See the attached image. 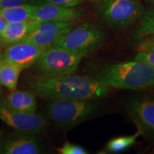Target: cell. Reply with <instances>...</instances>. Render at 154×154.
<instances>
[{
  "label": "cell",
  "mask_w": 154,
  "mask_h": 154,
  "mask_svg": "<svg viewBox=\"0 0 154 154\" xmlns=\"http://www.w3.org/2000/svg\"><path fill=\"white\" fill-rule=\"evenodd\" d=\"M34 95L44 99H76L94 101L106 96L109 87L104 83L89 76L67 75L47 77L37 76L28 83Z\"/></svg>",
  "instance_id": "1"
},
{
  "label": "cell",
  "mask_w": 154,
  "mask_h": 154,
  "mask_svg": "<svg viewBox=\"0 0 154 154\" xmlns=\"http://www.w3.org/2000/svg\"><path fill=\"white\" fill-rule=\"evenodd\" d=\"M96 78L109 88L139 90L154 86V67L146 61L135 59L108 65Z\"/></svg>",
  "instance_id": "2"
},
{
  "label": "cell",
  "mask_w": 154,
  "mask_h": 154,
  "mask_svg": "<svg viewBox=\"0 0 154 154\" xmlns=\"http://www.w3.org/2000/svg\"><path fill=\"white\" fill-rule=\"evenodd\" d=\"M106 32L99 24L86 22L73 27L66 34L59 36L52 47L66 49L85 56L93 53L103 45Z\"/></svg>",
  "instance_id": "3"
},
{
  "label": "cell",
  "mask_w": 154,
  "mask_h": 154,
  "mask_svg": "<svg viewBox=\"0 0 154 154\" xmlns=\"http://www.w3.org/2000/svg\"><path fill=\"white\" fill-rule=\"evenodd\" d=\"M100 19L109 26L121 30L138 22L145 8L141 0H94Z\"/></svg>",
  "instance_id": "4"
},
{
  "label": "cell",
  "mask_w": 154,
  "mask_h": 154,
  "mask_svg": "<svg viewBox=\"0 0 154 154\" xmlns=\"http://www.w3.org/2000/svg\"><path fill=\"white\" fill-rule=\"evenodd\" d=\"M96 110L97 104L90 101L52 99L47 104V114L57 127L69 128L86 120Z\"/></svg>",
  "instance_id": "5"
},
{
  "label": "cell",
  "mask_w": 154,
  "mask_h": 154,
  "mask_svg": "<svg viewBox=\"0 0 154 154\" xmlns=\"http://www.w3.org/2000/svg\"><path fill=\"white\" fill-rule=\"evenodd\" d=\"M84 57L68 50L51 47L46 49L34 63L38 76H63L73 74Z\"/></svg>",
  "instance_id": "6"
},
{
  "label": "cell",
  "mask_w": 154,
  "mask_h": 154,
  "mask_svg": "<svg viewBox=\"0 0 154 154\" xmlns=\"http://www.w3.org/2000/svg\"><path fill=\"white\" fill-rule=\"evenodd\" d=\"M0 119L15 131L37 136L47 130V119L35 113H24L13 111L3 105L0 99Z\"/></svg>",
  "instance_id": "7"
},
{
  "label": "cell",
  "mask_w": 154,
  "mask_h": 154,
  "mask_svg": "<svg viewBox=\"0 0 154 154\" xmlns=\"http://www.w3.org/2000/svg\"><path fill=\"white\" fill-rule=\"evenodd\" d=\"M126 107L142 134L154 138V98L148 95L133 97Z\"/></svg>",
  "instance_id": "8"
},
{
  "label": "cell",
  "mask_w": 154,
  "mask_h": 154,
  "mask_svg": "<svg viewBox=\"0 0 154 154\" xmlns=\"http://www.w3.org/2000/svg\"><path fill=\"white\" fill-rule=\"evenodd\" d=\"M42 151L43 147L36 136L17 131L0 133V153L38 154Z\"/></svg>",
  "instance_id": "9"
},
{
  "label": "cell",
  "mask_w": 154,
  "mask_h": 154,
  "mask_svg": "<svg viewBox=\"0 0 154 154\" xmlns=\"http://www.w3.org/2000/svg\"><path fill=\"white\" fill-rule=\"evenodd\" d=\"M45 49L29 42L22 41L8 45L0 52V59L24 69L34 65Z\"/></svg>",
  "instance_id": "10"
},
{
  "label": "cell",
  "mask_w": 154,
  "mask_h": 154,
  "mask_svg": "<svg viewBox=\"0 0 154 154\" xmlns=\"http://www.w3.org/2000/svg\"><path fill=\"white\" fill-rule=\"evenodd\" d=\"M82 13L75 7H66L51 3L34 5L32 20L36 22H75L79 20Z\"/></svg>",
  "instance_id": "11"
},
{
  "label": "cell",
  "mask_w": 154,
  "mask_h": 154,
  "mask_svg": "<svg viewBox=\"0 0 154 154\" xmlns=\"http://www.w3.org/2000/svg\"><path fill=\"white\" fill-rule=\"evenodd\" d=\"M2 101L5 107L19 112L35 113L37 107L36 96L32 91L15 90Z\"/></svg>",
  "instance_id": "12"
},
{
  "label": "cell",
  "mask_w": 154,
  "mask_h": 154,
  "mask_svg": "<svg viewBox=\"0 0 154 154\" xmlns=\"http://www.w3.org/2000/svg\"><path fill=\"white\" fill-rule=\"evenodd\" d=\"M38 22L34 20L22 22H7L2 33L0 34V39L2 44L6 45L22 42L25 36L36 27Z\"/></svg>",
  "instance_id": "13"
},
{
  "label": "cell",
  "mask_w": 154,
  "mask_h": 154,
  "mask_svg": "<svg viewBox=\"0 0 154 154\" xmlns=\"http://www.w3.org/2000/svg\"><path fill=\"white\" fill-rule=\"evenodd\" d=\"M22 70L16 65L0 59V84L10 91H15Z\"/></svg>",
  "instance_id": "14"
},
{
  "label": "cell",
  "mask_w": 154,
  "mask_h": 154,
  "mask_svg": "<svg viewBox=\"0 0 154 154\" xmlns=\"http://www.w3.org/2000/svg\"><path fill=\"white\" fill-rule=\"evenodd\" d=\"M34 5L26 4L18 7L0 9V17L7 22H22L32 20Z\"/></svg>",
  "instance_id": "15"
},
{
  "label": "cell",
  "mask_w": 154,
  "mask_h": 154,
  "mask_svg": "<svg viewBox=\"0 0 154 154\" xmlns=\"http://www.w3.org/2000/svg\"><path fill=\"white\" fill-rule=\"evenodd\" d=\"M138 22L134 34L138 42L154 34V7L145 9Z\"/></svg>",
  "instance_id": "16"
},
{
  "label": "cell",
  "mask_w": 154,
  "mask_h": 154,
  "mask_svg": "<svg viewBox=\"0 0 154 154\" xmlns=\"http://www.w3.org/2000/svg\"><path fill=\"white\" fill-rule=\"evenodd\" d=\"M140 134H142V132L140 131V130L138 129V131L132 136H121V137L113 138L107 143L106 149L111 153L124 151L134 145Z\"/></svg>",
  "instance_id": "17"
},
{
  "label": "cell",
  "mask_w": 154,
  "mask_h": 154,
  "mask_svg": "<svg viewBox=\"0 0 154 154\" xmlns=\"http://www.w3.org/2000/svg\"><path fill=\"white\" fill-rule=\"evenodd\" d=\"M92 2L94 0H33L32 5H38L42 3H51L54 5L66 6V7H76L85 2Z\"/></svg>",
  "instance_id": "18"
},
{
  "label": "cell",
  "mask_w": 154,
  "mask_h": 154,
  "mask_svg": "<svg viewBox=\"0 0 154 154\" xmlns=\"http://www.w3.org/2000/svg\"><path fill=\"white\" fill-rule=\"evenodd\" d=\"M58 151L61 154H87L88 152L85 149L76 144L66 142L61 148L58 149Z\"/></svg>",
  "instance_id": "19"
},
{
  "label": "cell",
  "mask_w": 154,
  "mask_h": 154,
  "mask_svg": "<svg viewBox=\"0 0 154 154\" xmlns=\"http://www.w3.org/2000/svg\"><path fill=\"white\" fill-rule=\"evenodd\" d=\"M33 0H0V9L18 7L26 4L32 5Z\"/></svg>",
  "instance_id": "20"
},
{
  "label": "cell",
  "mask_w": 154,
  "mask_h": 154,
  "mask_svg": "<svg viewBox=\"0 0 154 154\" xmlns=\"http://www.w3.org/2000/svg\"><path fill=\"white\" fill-rule=\"evenodd\" d=\"M135 59L144 61L154 67V51H138L135 57Z\"/></svg>",
  "instance_id": "21"
},
{
  "label": "cell",
  "mask_w": 154,
  "mask_h": 154,
  "mask_svg": "<svg viewBox=\"0 0 154 154\" xmlns=\"http://www.w3.org/2000/svg\"><path fill=\"white\" fill-rule=\"evenodd\" d=\"M151 45H154V34L138 41V50L142 49L143 47H148V46Z\"/></svg>",
  "instance_id": "22"
},
{
  "label": "cell",
  "mask_w": 154,
  "mask_h": 154,
  "mask_svg": "<svg viewBox=\"0 0 154 154\" xmlns=\"http://www.w3.org/2000/svg\"><path fill=\"white\" fill-rule=\"evenodd\" d=\"M7 21H5V19L0 17V34L2 33L4 29H5L6 26H7Z\"/></svg>",
  "instance_id": "23"
},
{
  "label": "cell",
  "mask_w": 154,
  "mask_h": 154,
  "mask_svg": "<svg viewBox=\"0 0 154 154\" xmlns=\"http://www.w3.org/2000/svg\"><path fill=\"white\" fill-rule=\"evenodd\" d=\"M138 51H154V45L148 46V47H143V48H142V49L138 50Z\"/></svg>",
  "instance_id": "24"
},
{
  "label": "cell",
  "mask_w": 154,
  "mask_h": 154,
  "mask_svg": "<svg viewBox=\"0 0 154 154\" xmlns=\"http://www.w3.org/2000/svg\"><path fill=\"white\" fill-rule=\"evenodd\" d=\"M2 45H3L1 39H0V52H1V50H2Z\"/></svg>",
  "instance_id": "25"
},
{
  "label": "cell",
  "mask_w": 154,
  "mask_h": 154,
  "mask_svg": "<svg viewBox=\"0 0 154 154\" xmlns=\"http://www.w3.org/2000/svg\"><path fill=\"white\" fill-rule=\"evenodd\" d=\"M146 1H148V2H151V3L154 4V0H146Z\"/></svg>",
  "instance_id": "26"
},
{
  "label": "cell",
  "mask_w": 154,
  "mask_h": 154,
  "mask_svg": "<svg viewBox=\"0 0 154 154\" xmlns=\"http://www.w3.org/2000/svg\"><path fill=\"white\" fill-rule=\"evenodd\" d=\"M0 86H1V84H0Z\"/></svg>",
  "instance_id": "27"
}]
</instances>
